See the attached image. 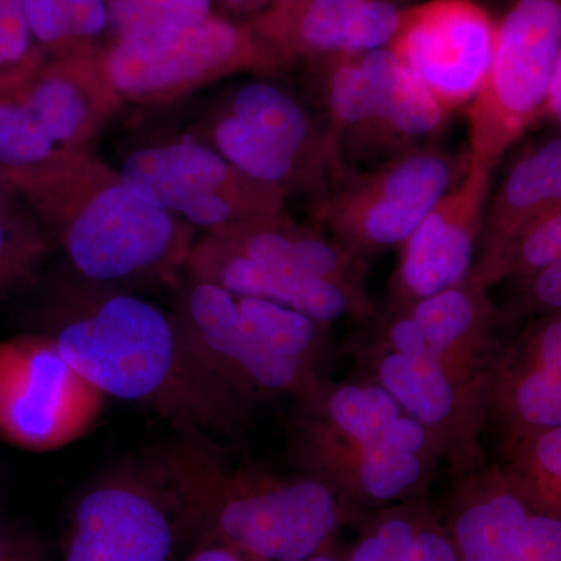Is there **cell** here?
Returning <instances> with one entry per match:
<instances>
[{
    "label": "cell",
    "mask_w": 561,
    "mask_h": 561,
    "mask_svg": "<svg viewBox=\"0 0 561 561\" xmlns=\"http://www.w3.org/2000/svg\"><path fill=\"white\" fill-rule=\"evenodd\" d=\"M44 332L108 400L153 412L180 437H230L245 424L253 401L210 367L175 311L81 280L62 291Z\"/></svg>",
    "instance_id": "1"
},
{
    "label": "cell",
    "mask_w": 561,
    "mask_h": 561,
    "mask_svg": "<svg viewBox=\"0 0 561 561\" xmlns=\"http://www.w3.org/2000/svg\"><path fill=\"white\" fill-rule=\"evenodd\" d=\"M81 280L121 287L186 268L195 228L138 194L92 151H70L7 181Z\"/></svg>",
    "instance_id": "2"
},
{
    "label": "cell",
    "mask_w": 561,
    "mask_h": 561,
    "mask_svg": "<svg viewBox=\"0 0 561 561\" xmlns=\"http://www.w3.org/2000/svg\"><path fill=\"white\" fill-rule=\"evenodd\" d=\"M181 530L254 561H305L330 546L354 508L328 483L238 470L208 438L176 437L157 454Z\"/></svg>",
    "instance_id": "3"
},
{
    "label": "cell",
    "mask_w": 561,
    "mask_h": 561,
    "mask_svg": "<svg viewBox=\"0 0 561 561\" xmlns=\"http://www.w3.org/2000/svg\"><path fill=\"white\" fill-rule=\"evenodd\" d=\"M190 135L287 197H317L350 171L328 124L272 81H245L224 92Z\"/></svg>",
    "instance_id": "4"
},
{
    "label": "cell",
    "mask_w": 561,
    "mask_h": 561,
    "mask_svg": "<svg viewBox=\"0 0 561 561\" xmlns=\"http://www.w3.org/2000/svg\"><path fill=\"white\" fill-rule=\"evenodd\" d=\"M320 61V101L342 153L394 157L432 144L449 119L426 84L387 47Z\"/></svg>",
    "instance_id": "5"
},
{
    "label": "cell",
    "mask_w": 561,
    "mask_h": 561,
    "mask_svg": "<svg viewBox=\"0 0 561 561\" xmlns=\"http://www.w3.org/2000/svg\"><path fill=\"white\" fill-rule=\"evenodd\" d=\"M470 161L468 150L454 153L426 144L387 158L375 171L350 169L313 197V220L360 260L401 247Z\"/></svg>",
    "instance_id": "6"
},
{
    "label": "cell",
    "mask_w": 561,
    "mask_h": 561,
    "mask_svg": "<svg viewBox=\"0 0 561 561\" xmlns=\"http://www.w3.org/2000/svg\"><path fill=\"white\" fill-rule=\"evenodd\" d=\"M105 79L124 103L171 105L210 83L283 68L249 24L213 16L191 27L111 41L98 55Z\"/></svg>",
    "instance_id": "7"
},
{
    "label": "cell",
    "mask_w": 561,
    "mask_h": 561,
    "mask_svg": "<svg viewBox=\"0 0 561 561\" xmlns=\"http://www.w3.org/2000/svg\"><path fill=\"white\" fill-rule=\"evenodd\" d=\"M559 68L560 0H516L497 24L489 70L468 103L472 160L496 165L541 121L546 90Z\"/></svg>",
    "instance_id": "8"
},
{
    "label": "cell",
    "mask_w": 561,
    "mask_h": 561,
    "mask_svg": "<svg viewBox=\"0 0 561 561\" xmlns=\"http://www.w3.org/2000/svg\"><path fill=\"white\" fill-rule=\"evenodd\" d=\"M119 172L158 208L206 231L273 219L287 201L191 135L133 150Z\"/></svg>",
    "instance_id": "9"
},
{
    "label": "cell",
    "mask_w": 561,
    "mask_h": 561,
    "mask_svg": "<svg viewBox=\"0 0 561 561\" xmlns=\"http://www.w3.org/2000/svg\"><path fill=\"white\" fill-rule=\"evenodd\" d=\"M108 398L80 375L46 332L0 341V440L54 453L87 437Z\"/></svg>",
    "instance_id": "10"
},
{
    "label": "cell",
    "mask_w": 561,
    "mask_h": 561,
    "mask_svg": "<svg viewBox=\"0 0 561 561\" xmlns=\"http://www.w3.org/2000/svg\"><path fill=\"white\" fill-rule=\"evenodd\" d=\"M179 511L157 456L92 482L73 507L62 561H169Z\"/></svg>",
    "instance_id": "11"
},
{
    "label": "cell",
    "mask_w": 561,
    "mask_h": 561,
    "mask_svg": "<svg viewBox=\"0 0 561 561\" xmlns=\"http://www.w3.org/2000/svg\"><path fill=\"white\" fill-rule=\"evenodd\" d=\"M497 24L472 0H430L405 10L389 44L446 116L478 94L493 58Z\"/></svg>",
    "instance_id": "12"
},
{
    "label": "cell",
    "mask_w": 561,
    "mask_h": 561,
    "mask_svg": "<svg viewBox=\"0 0 561 561\" xmlns=\"http://www.w3.org/2000/svg\"><path fill=\"white\" fill-rule=\"evenodd\" d=\"M446 529L460 561H561L560 513L513 472L465 479Z\"/></svg>",
    "instance_id": "13"
},
{
    "label": "cell",
    "mask_w": 561,
    "mask_h": 561,
    "mask_svg": "<svg viewBox=\"0 0 561 561\" xmlns=\"http://www.w3.org/2000/svg\"><path fill=\"white\" fill-rule=\"evenodd\" d=\"M175 312L210 367L250 401L261 391L308 400L320 390L309 365L284 359L261 341L231 291L190 278Z\"/></svg>",
    "instance_id": "14"
},
{
    "label": "cell",
    "mask_w": 561,
    "mask_h": 561,
    "mask_svg": "<svg viewBox=\"0 0 561 561\" xmlns=\"http://www.w3.org/2000/svg\"><path fill=\"white\" fill-rule=\"evenodd\" d=\"M493 169L471 158L463 176L402 243L393 280L400 308L467 280L481 241Z\"/></svg>",
    "instance_id": "15"
},
{
    "label": "cell",
    "mask_w": 561,
    "mask_h": 561,
    "mask_svg": "<svg viewBox=\"0 0 561 561\" xmlns=\"http://www.w3.org/2000/svg\"><path fill=\"white\" fill-rule=\"evenodd\" d=\"M13 88L39 130L61 153L90 151L124 106L98 58L84 55L47 57Z\"/></svg>",
    "instance_id": "16"
},
{
    "label": "cell",
    "mask_w": 561,
    "mask_h": 561,
    "mask_svg": "<svg viewBox=\"0 0 561 561\" xmlns=\"http://www.w3.org/2000/svg\"><path fill=\"white\" fill-rule=\"evenodd\" d=\"M379 386L419 421L438 453L456 456L461 446L470 448L476 424L489 400L490 376L471 378L442 362L383 351L375 362ZM459 453V454H460Z\"/></svg>",
    "instance_id": "17"
},
{
    "label": "cell",
    "mask_w": 561,
    "mask_h": 561,
    "mask_svg": "<svg viewBox=\"0 0 561 561\" xmlns=\"http://www.w3.org/2000/svg\"><path fill=\"white\" fill-rule=\"evenodd\" d=\"M184 271L191 279L214 284L242 297L278 302L324 324L350 313H370V301L364 289L262 267L228 250L208 232L192 245Z\"/></svg>",
    "instance_id": "18"
},
{
    "label": "cell",
    "mask_w": 561,
    "mask_h": 561,
    "mask_svg": "<svg viewBox=\"0 0 561 561\" xmlns=\"http://www.w3.org/2000/svg\"><path fill=\"white\" fill-rule=\"evenodd\" d=\"M228 250L262 267L362 289L360 257L341 243L300 227L286 214L206 231Z\"/></svg>",
    "instance_id": "19"
},
{
    "label": "cell",
    "mask_w": 561,
    "mask_h": 561,
    "mask_svg": "<svg viewBox=\"0 0 561 561\" xmlns=\"http://www.w3.org/2000/svg\"><path fill=\"white\" fill-rule=\"evenodd\" d=\"M400 309L411 317L426 343L427 359L442 362L471 378L490 375L483 368V354L500 311L490 301L486 289L465 280Z\"/></svg>",
    "instance_id": "20"
},
{
    "label": "cell",
    "mask_w": 561,
    "mask_h": 561,
    "mask_svg": "<svg viewBox=\"0 0 561 561\" xmlns=\"http://www.w3.org/2000/svg\"><path fill=\"white\" fill-rule=\"evenodd\" d=\"M518 362H507L489 391L497 390L512 438L561 426V319L542 317L531 330Z\"/></svg>",
    "instance_id": "21"
},
{
    "label": "cell",
    "mask_w": 561,
    "mask_h": 561,
    "mask_svg": "<svg viewBox=\"0 0 561 561\" xmlns=\"http://www.w3.org/2000/svg\"><path fill=\"white\" fill-rule=\"evenodd\" d=\"M367 0H280L249 27L279 65L345 54L351 28Z\"/></svg>",
    "instance_id": "22"
},
{
    "label": "cell",
    "mask_w": 561,
    "mask_h": 561,
    "mask_svg": "<svg viewBox=\"0 0 561 561\" xmlns=\"http://www.w3.org/2000/svg\"><path fill=\"white\" fill-rule=\"evenodd\" d=\"M561 206L559 133L523 151L483 214L481 242L501 238Z\"/></svg>",
    "instance_id": "23"
},
{
    "label": "cell",
    "mask_w": 561,
    "mask_h": 561,
    "mask_svg": "<svg viewBox=\"0 0 561 561\" xmlns=\"http://www.w3.org/2000/svg\"><path fill=\"white\" fill-rule=\"evenodd\" d=\"M25 20L36 46L46 57L84 55L105 49L110 32L106 0H24Z\"/></svg>",
    "instance_id": "24"
},
{
    "label": "cell",
    "mask_w": 561,
    "mask_h": 561,
    "mask_svg": "<svg viewBox=\"0 0 561 561\" xmlns=\"http://www.w3.org/2000/svg\"><path fill=\"white\" fill-rule=\"evenodd\" d=\"M561 260V206L501 238L482 242L467 283L486 287L507 278H522Z\"/></svg>",
    "instance_id": "25"
},
{
    "label": "cell",
    "mask_w": 561,
    "mask_h": 561,
    "mask_svg": "<svg viewBox=\"0 0 561 561\" xmlns=\"http://www.w3.org/2000/svg\"><path fill=\"white\" fill-rule=\"evenodd\" d=\"M50 249V236L25 203L14 192L0 198V301L35 283Z\"/></svg>",
    "instance_id": "26"
},
{
    "label": "cell",
    "mask_w": 561,
    "mask_h": 561,
    "mask_svg": "<svg viewBox=\"0 0 561 561\" xmlns=\"http://www.w3.org/2000/svg\"><path fill=\"white\" fill-rule=\"evenodd\" d=\"M234 297L243 319L273 353L311 367L323 348L327 324L264 298Z\"/></svg>",
    "instance_id": "27"
},
{
    "label": "cell",
    "mask_w": 561,
    "mask_h": 561,
    "mask_svg": "<svg viewBox=\"0 0 561 561\" xmlns=\"http://www.w3.org/2000/svg\"><path fill=\"white\" fill-rule=\"evenodd\" d=\"M111 41L191 27L213 16L214 0H106Z\"/></svg>",
    "instance_id": "28"
},
{
    "label": "cell",
    "mask_w": 561,
    "mask_h": 561,
    "mask_svg": "<svg viewBox=\"0 0 561 561\" xmlns=\"http://www.w3.org/2000/svg\"><path fill=\"white\" fill-rule=\"evenodd\" d=\"M426 505L405 501L383 508L362 526L359 541L346 561H404Z\"/></svg>",
    "instance_id": "29"
},
{
    "label": "cell",
    "mask_w": 561,
    "mask_h": 561,
    "mask_svg": "<svg viewBox=\"0 0 561 561\" xmlns=\"http://www.w3.org/2000/svg\"><path fill=\"white\" fill-rule=\"evenodd\" d=\"M516 460L522 478L542 504L560 513L561 504V426L529 432L516 438Z\"/></svg>",
    "instance_id": "30"
},
{
    "label": "cell",
    "mask_w": 561,
    "mask_h": 561,
    "mask_svg": "<svg viewBox=\"0 0 561 561\" xmlns=\"http://www.w3.org/2000/svg\"><path fill=\"white\" fill-rule=\"evenodd\" d=\"M46 58L28 31L24 0H0V88L25 79Z\"/></svg>",
    "instance_id": "31"
},
{
    "label": "cell",
    "mask_w": 561,
    "mask_h": 561,
    "mask_svg": "<svg viewBox=\"0 0 561 561\" xmlns=\"http://www.w3.org/2000/svg\"><path fill=\"white\" fill-rule=\"evenodd\" d=\"M518 279V291L527 311L548 317L561 309V260Z\"/></svg>",
    "instance_id": "32"
},
{
    "label": "cell",
    "mask_w": 561,
    "mask_h": 561,
    "mask_svg": "<svg viewBox=\"0 0 561 561\" xmlns=\"http://www.w3.org/2000/svg\"><path fill=\"white\" fill-rule=\"evenodd\" d=\"M404 561H460L448 529L427 507L413 534Z\"/></svg>",
    "instance_id": "33"
},
{
    "label": "cell",
    "mask_w": 561,
    "mask_h": 561,
    "mask_svg": "<svg viewBox=\"0 0 561 561\" xmlns=\"http://www.w3.org/2000/svg\"><path fill=\"white\" fill-rule=\"evenodd\" d=\"M0 561H43V549L28 538L0 529Z\"/></svg>",
    "instance_id": "34"
},
{
    "label": "cell",
    "mask_w": 561,
    "mask_h": 561,
    "mask_svg": "<svg viewBox=\"0 0 561 561\" xmlns=\"http://www.w3.org/2000/svg\"><path fill=\"white\" fill-rule=\"evenodd\" d=\"M541 121H551L557 127L561 122V68L553 72L542 102Z\"/></svg>",
    "instance_id": "35"
},
{
    "label": "cell",
    "mask_w": 561,
    "mask_h": 561,
    "mask_svg": "<svg viewBox=\"0 0 561 561\" xmlns=\"http://www.w3.org/2000/svg\"><path fill=\"white\" fill-rule=\"evenodd\" d=\"M187 561H254L243 553L220 545V542H203Z\"/></svg>",
    "instance_id": "36"
},
{
    "label": "cell",
    "mask_w": 561,
    "mask_h": 561,
    "mask_svg": "<svg viewBox=\"0 0 561 561\" xmlns=\"http://www.w3.org/2000/svg\"><path fill=\"white\" fill-rule=\"evenodd\" d=\"M230 9L247 10L251 7L264 5V0H224Z\"/></svg>",
    "instance_id": "37"
},
{
    "label": "cell",
    "mask_w": 561,
    "mask_h": 561,
    "mask_svg": "<svg viewBox=\"0 0 561 561\" xmlns=\"http://www.w3.org/2000/svg\"><path fill=\"white\" fill-rule=\"evenodd\" d=\"M305 561H346L343 557L337 553L331 552L330 549H323V551L317 552L316 556L309 557Z\"/></svg>",
    "instance_id": "38"
},
{
    "label": "cell",
    "mask_w": 561,
    "mask_h": 561,
    "mask_svg": "<svg viewBox=\"0 0 561 561\" xmlns=\"http://www.w3.org/2000/svg\"><path fill=\"white\" fill-rule=\"evenodd\" d=\"M10 187L7 186L5 183H3L2 179H0V198L5 197V195L10 194Z\"/></svg>",
    "instance_id": "39"
},
{
    "label": "cell",
    "mask_w": 561,
    "mask_h": 561,
    "mask_svg": "<svg viewBox=\"0 0 561 561\" xmlns=\"http://www.w3.org/2000/svg\"><path fill=\"white\" fill-rule=\"evenodd\" d=\"M268 2L275 3V2H280V0H264V5H265V3H268Z\"/></svg>",
    "instance_id": "40"
}]
</instances>
